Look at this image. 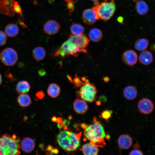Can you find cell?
I'll use <instances>...</instances> for the list:
<instances>
[{"label": "cell", "instance_id": "23", "mask_svg": "<svg viewBox=\"0 0 155 155\" xmlns=\"http://www.w3.org/2000/svg\"><path fill=\"white\" fill-rule=\"evenodd\" d=\"M32 55L34 59L37 61L42 60L46 56V52L42 47L38 46L35 48L32 51Z\"/></svg>", "mask_w": 155, "mask_h": 155}, {"label": "cell", "instance_id": "31", "mask_svg": "<svg viewBox=\"0 0 155 155\" xmlns=\"http://www.w3.org/2000/svg\"><path fill=\"white\" fill-rule=\"evenodd\" d=\"M5 75L6 77L10 80L11 82H12L16 80L15 77L11 73L10 70L8 69L5 72Z\"/></svg>", "mask_w": 155, "mask_h": 155}, {"label": "cell", "instance_id": "2", "mask_svg": "<svg viewBox=\"0 0 155 155\" xmlns=\"http://www.w3.org/2000/svg\"><path fill=\"white\" fill-rule=\"evenodd\" d=\"M82 132L75 133L67 130L61 131L57 135V140L59 145L68 152L76 150L80 146Z\"/></svg>", "mask_w": 155, "mask_h": 155}, {"label": "cell", "instance_id": "24", "mask_svg": "<svg viewBox=\"0 0 155 155\" xmlns=\"http://www.w3.org/2000/svg\"><path fill=\"white\" fill-rule=\"evenodd\" d=\"M48 95L53 98L57 97L60 92V87L55 83H52L49 85L47 90Z\"/></svg>", "mask_w": 155, "mask_h": 155}, {"label": "cell", "instance_id": "41", "mask_svg": "<svg viewBox=\"0 0 155 155\" xmlns=\"http://www.w3.org/2000/svg\"><path fill=\"white\" fill-rule=\"evenodd\" d=\"M2 82V77L1 74L0 73V86L1 85Z\"/></svg>", "mask_w": 155, "mask_h": 155}, {"label": "cell", "instance_id": "25", "mask_svg": "<svg viewBox=\"0 0 155 155\" xmlns=\"http://www.w3.org/2000/svg\"><path fill=\"white\" fill-rule=\"evenodd\" d=\"M19 105L23 107L29 106L31 103V100L29 95L26 93L20 94L17 98Z\"/></svg>", "mask_w": 155, "mask_h": 155}, {"label": "cell", "instance_id": "16", "mask_svg": "<svg viewBox=\"0 0 155 155\" xmlns=\"http://www.w3.org/2000/svg\"><path fill=\"white\" fill-rule=\"evenodd\" d=\"M132 143V138L127 134L121 135L118 139V144L119 147L123 149H129L131 146Z\"/></svg>", "mask_w": 155, "mask_h": 155}, {"label": "cell", "instance_id": "12", "mask_svg": "<svg viewBox=\"0 0 155 155\" xmlns=\"http://www.w3.org/2000/svg\"><path fill=\"white\" fill-rule=\"evenodd\" d=\"M60 27L59 24L56 21L50 20L44 24L43 30L44 32L49 35L55 34L58 32Z\"/></svg>", "mask_w": 155, "mask_h": 155}, {"label": "cell", "instance_id": "3", "mask_svg": "<svg viewBox=\"0 0 155 155\" xmlns=\"http://www.w3.org/2000/svg\"><path fill=\"white\" fill-rule=\"evenodd\" d=\"M20 139L16 135L12 136L5 134L0 137V155H18L20 151Z\"/></svg>", "mask_w": 155, "mask_h": 155}, {"label": "cell", "instance_id": "33", "mask_svg": "<svg viewBox=\"0 0 155 155\" xmlns=\"http://www.w3.org/2000/svg\"><path fill=\"white\" fill-rule=\"evenodd\" d=\"M111 115V113L109 111L106 110L104 111L102 113V117L105 119H108L110 118Z\"/></svg>", "mask_w": 155, "mask_h": 155}, {"label": "cell", "instance_id": "38", "mask_svg": "<svg viewBox=\"0 0 155 155\" xmlns=\"http://www.w3.org/2000/svg\"><path fill=\"white\" fill-rule=\"evenodd\" d=\"M117 20L120 23L123 24V18L121 16L119 17L117 19Z\"/></svg>", "mask_w": 155, "mask_h": 155}, {"label": "cell", "instance_id": "20", "mask_svg": "<svg viewBox=\"0 0 155 155\" xmlns=\"http://www.w3.org/2000/svg\"><path fill=\"white\" fill-rule=\"evenodd\" d=\"M5 32L7 36L10 37H14L18 34L19 28L16 24H9L5 26Z\"/></svg>", "mask_w": 155, "mask_h": 155}, {"label": "cell", "instance_id": "21", "mask_svg": "<svg viewBox=\"0 0 155 155\" xmlns=\"http://www.w3.org/2000/svg\"><path fill=\"white\" fill-rule=\"evenodd\" d=\"M30 86L29 83L26 80H21L18 82L16 87V90L18 94L27 93L30 89Z\"/></svg>", "mask_w": 155, "mask_h": 155}, {"label": "cell", "instance_id": "26", "mask_svg": "<svg viewBox=\"0 0 155 155\" xmlns=\"http://www.w3.org/2000/svg\"><path fill=\"white\" fill-rule=\"evenodd\" d=\"M136 9L137 12L141 15L145 14L149 10L147 3L144 1L140 0L137 2Z\"/></svg>", "mask_w": 155, "mask_h": 155}, {"label": "cell", "instance_id": "22", "mask_svg": "<svg viewBox=\"0 0 155 155\" xmlns=\"http://www.w3.org/2000/svg\"><path fill=\"white\" fill-rule=\"evenodd\" d=\"M89 37L90 39L94 42H98L102 39V33L101 30L97 28L92 29L89 32Z\"/></svg>", "mask_w": 155, "mask_h": 155}, {"label": "cell", "instance_id": "43", "mask_svg": "<svg viewBox=\"0 0 155 155\" xmlns=\"http://www.w3.org/2000/svg\"><path fill=\"white\" fill-rule=\"evenodd\" d=\"M134 1L137 2L138 1H139L140 0H133Z\"/></svg>", "mask_w": 155, "mask_h": 155}, {"label": "cell", "instance_id": "10", "mask_svg": "<svg viewBox=\"0 0 155 155\" xmlns=\"http://www.w3.org/2000/svg\"><path fill=\"white\" fill-rule=\"evenodd\" d=\"M138 108L140 113L145 115L149 114L153 110L154 105L151 100L147 98H144L139 101Z\"/></svg>", "mask_w": 155, "mask_h": 155}, {"label": "cell", "instance_id": "9", "mask_svg": "<svg viewBox=\"0 0 155 155\" xmlns=\"http://www.w3.org/2000/svg\"><path fill=\"white\" fill-rule=\"evenodd\" d=\"M68 40L77 45L84 49H86L90 42L89 39L83 34L75 35L71 34L69 35Z\"/></svg>", "mask_w": 155, "mask_h": 155}, {"label": "cell", "instance_id": "8", "mask_svg": "<svg viewBox=\"0 0 155 155\" xmlns=\"http://www.w3.org/2000/svg\"><path fill=\"white\" fill-rule=\"evenodd\" d=\"M14 0H0V13L10 17L13 16L16 12L13 6Z\"/></svg>", "mask_w": 155, "mask_h": 155}, {"label": "cell", "instance_id": "27", "mask_svg": "<svg viewBox=\"0 0 155 155\" xmlns=\"http://www.w3.org/2000/svg\"><path fill=\"white\" fill-rule=\"evenodd\" d=\"M149 44V41L145 38H140L137 40L135 43V48L137 50L142 51L145 50Z\"/></svg>", "mask_w": 155, "mask_h": 155}, {"label": "cell", "instance_id": "15", "mask_svg": "<svg viewBox=\"0 0 155 155\" xmlns=\"http://www.w3.org/2000/svg\"><path fill=\"white\" fill-rule=\"evenodd\" d=\"M73 108L75 112L82 115L87 112L88 109V106L85 100L77 98L75 99L73 103Z\"/></svg>", "mask_w": 155, "mask_h": 155}, {"label": "cell", "instance_id": "19", "mask_svg": "<svg viewBox=\"0 0 155 155\" xmlns=\"http://www.w3.org/2000/svg\"><path fill=\"white\" fill-rule=\"evenodd\" d=\"M123 94L127 99L132 100L135 99L137 96V90L136 88L133 86H128L124 88Z\"/></svg>", "mask_w": 155, "mask_h": 155}, {"label": "cell", "instance_id": "17", "mask_svg": "<svg viewBox=\"0 0 155 155\" xmlns=\"http://www.w3.org/2000/svg\"><path fill=\"white\" fill-rule=\"evenodd\" d=\"M81 150L85 155H96L99 151L98 147L91 142L83 145Z\"/></svg>", "mask_w": 155, "mask_h": 155}, {"label": "cell", "instance_id": "32", "mask_svg": "<svg viewBox=\"0 0 155 155\" xmlns=\"http://www.w3.org/2000/svg\"><path fill=\"white\" fill-rule=\"evenodd\" d=\"M13 9L16 13L19 14L22 16V18H23L22 16L21 8L18 3L17 1H16L14 3L13 6Z\"/></svg>", "mask_w": 155, "mask_h": 155}, {"label": "cell", "instance_id": "42", "mask_svg": "<svg viewBox=\"0 0 155 155\" xmlns=\"http://www.w3.org/2000/svg\"><path fill=\"white\" fill-rule=\"evenodd\" d=\"M64 0L65 1H66V2H67V3L74 1V0Z\"/></svg>", "mask_w": 155, "mask_h": 155}, {"label": "cell", "instance_id": "37", "mask_svg": "<svg viewBox=\"0 0 155 155\" xmlns=\"http://www.w3.org/2000/svg\"><path fill=\"white\" fill-rule=\"evenodd\" d=\"M45 71L41 69L40 70L38 71V73L40 75L43 76L45 74Z\"/></svg>", "mask_w": 155, "mask_h": 155}, {"label": "cell", "instance_id": "14", "mask_svg": "<svg viewBox=\"0 0 155 155\" xmlns=\"http://www.w3.org/2000/svg\"><path fill=\"white\" fill-rule=\"evenodd\" d=\"M35 146V142L34 140L28 137L24 138L20 142V148L25 153L32 151Z\"/></svg>", "mask_w": 155, "mask_h": 155}, {"label": "cell", "instance_id": "29", "mask_svg": "<svg viewBox=\"0 0 155 155\" xmlns=\"http://www.w3.org/2000/svg\"><path fill=\"white\" fill-rule=\"evenodd\" d=\"M7 41V35L3 31L0 30V46L4 45Z\"/></svg>", "mask_w": 155, "mask_h": 155}, {"label": "cell", "instance_id": "28", "mask_svg": "<svg viewBox=\"0 0 155 155\" xmlns=\"http://www.w3.org/2000/svg\"><path fill=\"white\" fill-rule=\"evenodd\" d=\"M72 34L78 35L83 34L84 32V28L81 25L78 24H72L70 27Z\"/></svg>", "mask_w": 155, "mask_h": 155}, {"label": "cell", "instance_id": "36", "mask_svg": "<svg viewBox=\"0 0 155 155\" xmlns=\"http://www.w3.org/2000/svg\"><path fill=\"white\" fill-rule=\"evenodd\" d=\"M36 95L39 99L42 98L44 96V93L42 91H40L37 92Z\"/></svg>", "mask_w": 155, "mask_h": 155}, {"label": "cell", "instance_id": "7", "mask_svg": "<svg viewBox=\"0 0 155 155\" xmlns=\"http://www.w3.org/2000/svg\"><path fill=\"white\" fill-rule=\"evenodd\" d=\"M18 59V56L16 51L11 48H5L0 53V59L6 66L14 65L17 63Z\"/></svg>", "mask_w": 155, "mask_h": 155}, {"label": "cell", "instance_id": "18", "mask_svg": "<svg viewBox=\"0 0 155 155\" xmlns=\"http://www.w3.org/2000/svg\"><path fill=\"white\" fill-rule=\"evenodd\" d=\"M139 61L140 62L145 65H149L153 61L152 53L149 51L144 50L140 53Z\"/></svg>", "mask_w": 155, "mask_h": 155}, {"label": "cell", "instance_id": "13", "mask_svg": "<svg viewBox=\"0 0 155 155\" xmlns=\"http://www.w3.org/2000/svg\"><path fill=\"white\" fill-rule=\"evenodd\" d=\"M82 18L84 22L88 25L94 24L98 20L96 12L92 8L85 10L83 12Z\"/></svg>", "mask_w": 155, "mask_h": 155}, {"label": "cell", "instance_id": "1", "mask_svg": "<svg viewBox=\"0 0 155 155\" xmlns=\"http://www.w3.org/2000/svg\"><path fill=\"white\" fill-rule=\"evenodd\" d=\"M84 134L90 142L98 147H103L106 145L104 139L106 135L104 127L96 118L94 119L93 124L87 126L85 128Z\"/></svg>", "mask_w": 155, "mask_h": 155}, {"label": "cell", "instance_id": "40", "mask_svg": "<svg viewBox=\"0 0 155 155\" xmlns=\"http://www.w3.org/2000/svg\"><path fill=\"white\" fill-rule=\"evenodd\" d=\"M150 48L152 50H154V45L152 44L150 46Z\"/></svg>", "mask_w": 155, "mask_h": 155}, {"label": "cell", "instance_id": "6", "mask_svg": "<svg viewBox=\"0 0 155 155\" xmlns=\"http://www.w3.org/2000/svg\"><path fill=\"white\" fill-rule=\"evenodd\" d=\"M97 93V90L94 85L86 79L78 93L80 98L87 102H92L96 100Z\"/></svg>", "mask_w": 155, "mask_h": 155}, {"label": "cell", "instance_id": "4", "mask_svg": "<svg viewBox=\"0 0 155 155\" xmlns=\"http://www.w3.org/2000/svg\"><path fill=\"white\" fill-rule=\"evenodd\" d=\"M116 5L114 0H103L101 3L95 2L94 6L92 8L96 14L98 20L106 21L114 14L116 9Z\"/></svg>", "mask_w": 155, "mask_h": 155}, {"label": "cell", "instance_id": "35", "mask_svg": "<svg viewBox=\"0 0 155 155\" xmlns=\"http://www.w3.org/2000/svg\"><path fill=\"white\" fill-rule=\"evenodd\" d=\"M143 154V152L141 150L138 149H134L132 150L129 154V155H140Z\"/></svg>", "mask_w": 155, "mask_h": 155}, {"label": "cell", "instance_id": "5", "mask_svg": "<svg viewBox=\"0 0 155 155\" xmlns=\"http://www.w3.org/2000/svg\"><path fill=\"white\" fill-rule=\"evenodd\" d=\"M82 53L87 54L88 52L86 49L81 47L68 40L57 49L53 55L54 57L59 56L63 57L71 55L76 57Z\"/></svg>", "mask_w": 155, "mask_h": 155}, {"label": "cell", "instance_id": "44", "mask_svg": "<svg viewBox=\"0 0 155 155\" xmlns=\"http://www.w3.org/2000/svg\"><path fill=\"white\" fill-rule=\"evenodd\" d=\"M92 0V1L96 2V1H98L99 0Z\"/></svg>", "mask_w": 155, "mask_h": 155}, {"label": "cell", "instance_id": "34", "mask_svg": "<svg viewBox=\"0 0 155 155\" xmlns=\"http://www.w3.org/2000/svg\"><path fill=\"white\" fill-rule=\"evenodd\" d=\"M67 8L71 12L73 11L74 9V4L75 2L72 1L67 3Z\"/></svg>", "mask_w": 155, "mask_h": 155}, {"label": "cell", "instance_id": "39", "mask_svg": "<svg viewBox=\"0 0 155 155\" xmlns=\"http://www.w3.org/2000/svg\"><path fill=\"white\" fill-rule=\"evenodd\" d=\"M103 80L105 82H107L109 81V78L108 77L104 78Z\"/></svg>", "mask_w": 155, "mask_h": 155}, {"label": "cell", "instance_id": "11", "mask_svg": "<svg viewBox=\"0 0 155 155\" xmlns=\"http://www.w3.org/2000/svg\"><path fill=\"white\" fill-rule=\"evenodd\" d=\"M137 53L132 50H129L125 51L122 56L123 61L129 66L135 65L137 62Z\"/></svg>", "mask_w": 155, "mask_h": 155}, {"label": "cell", "instance_id": "30", "mask_svg": "<svg viewBox=\"0 0 155 155\" xmlns=\"http://www.w3.org/2000/svg\"><path fill=\"white\" fill-rule=\"evenodd\" d=\"M86 80V79L83 82L82 81H80L79 78L77 76V75L76 74L75 77L72 80V81L74 83V86L76 87H78L81 86Z\"/></svg>", "mask_w": 155, "mask_h": 155}]
</instances>
